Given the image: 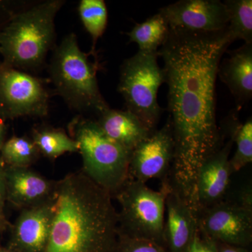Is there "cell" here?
Wrapping results in <instances>:
<instances>
[{"mask_svg":"<svg viewBox=\"0 0 252 252\" xmlns=\"http://www.w3.org/2000/svg\"><path fill=\"white\" fill-rule=\"evenodd\" d=\"M161 183L160 190H154L146 184L128 179L114 195L121 207L118 212L119 235L152 240L165 246V198L170 180Z\"/></svg>","mask_w":252,"mask_h":252,"instance_id":"cell-6","label":"cell"},{"mask_svg":"<svg viewBox=\"0 0 252 252\" xmlns=\"http://www.w3.org/2000/svg\"><path fill=\"white\" fill-rule=\"evenodd\" d=\"M6 201L20 210L53 200L57 181L49 180L30 167L4 165Z\"/></svg>","mask_w":252,"mask_h":252,"instance_id":"cell-13","label":"cell"},{"mask_svg":"<svg viewBox=\"0 0 252 252\" xmlns=\"http://www.w3.org/2000/svg\"><path fill=\"white\" fill-rule=\"evenodd\" d=\"M112 198L81 170L58 181L45 252H114L119 223Z\"/></svg>","mask_w":252,"mask_h":252,"instance_id":"cell-2","label":"cell"},{"mask_svg":"<svg viewBox=\"0 0 252 252\" xmlns=\"http://www.w3.org/2000/svg\"><path fill=\"white\" fill-rule=\"evenodd\" d=\"M41 154L31 137L14 135L5 141L0 150V160L4 165L30 167Z\"/></svg>","mask_w":252,"mask_h":252,"instance_id":"cell-23","label":"cell"},{"mask_svg":"<svg viewBox=\"0 0 252 252\" xmlns=\"http://www.w3.org/2000/svg\"><path fill=\"white\" fill-rule=\"evenodd\" d=\"M187 252H218V250L216 242L204 236L198 230Z\"/></svg>","mask_w":252,"mask_h":252,"instance_id":"cell-26","label":"cell"},{"mask_svg":"<svg viewBox=\"0 0 252 252\" xmlns=\"http://www.w3.org/2000/svg\"><path fill=\"white\" fill-rule=\"evenodd\" d=\"M6 202L4 165L0 160V215H5L4 211Z\"/></svg>","mask_w":252,"mask_h":252,"instance_id":"cell-28","label":"cell"},{"mask_svg":"<svg viewBox=\"0 0 252 252\" xmlns=\"http://www.w3.org/2000/svg\"><path fill=\"white\" fill-rule=\"evenodd\" d=\"M63 0L32 3L13 16L0 33L1 61L28 73L40 71L56 39L55 18Z\"/></svg>","mask_w":252,"mask_h":252,"instance_id":"cell-3","label":"cell"},{"mask_svg":"<svg viewBox=\"0 0 252 252\" xmlns=\"http://www.w3.org/2000/svg\"><path fill=\"white\" fill-rule=\"evenodd\" d=\"M175 157V142L170 120L152 132L130 154L128 179L146 184L152 179H169Z\"/></svg>","mask_w":252,"mask_h":252,"instance_id":"cell-9","label":"cell"},{"mask_svg":"<svg viewBox=\"0 0 252 252\" xmlns=\"http://www.w3.org/2000/svg\"><path fill=\"white\" fill-rule=\"evenodd\" d=\"M228 11L227 32L232 43L243 40L252 43V0H227L224 2Z\"/></svg>","mask_w":252,"mask_h":252,"instance_id":"cell-21","label":"cell"},{"mask_svg":"<svg viewBox=\"0 0 252 252\" xmlns=\"http://www.w3.org/2000/svg\"><path fill=\"white\" fill-rule=\"evenodd\" d=\"M31 137L41 156L50 160L66 153L79 152L77 142L62 128L41 124L33 127Z\"/></svg>","mask_w":252,"mask_h":252,"instance_id":"cell-18","label":"cell"},{"mask_svg":"<svg viewBox=\"0 0 252 252\" xmlns=\"http://www.w3.org/2000/svg\"><path fill=\"white\" fill-rule=\"evenodd\" d=\"M55 213V198L47 203L21 210L7 247L18 252H45Z\"/></svg>","mask_w":252,"mask_h":252,"instance_id":"cell-12","label":"cell"},{"mask_svg":"<svg viewBox=\"0 0 252 252\" xmlns=\"http://www.w3.org/2000/svg\"><path fill=\"white\" fill-rule=\"evenodd\" d=\"M158 58V54L138 51L126 59L121 66L118 86L126 109L135 114L152 132L157 130L162 112L157 94L164 83V74Z\"/></svg>","mask_w":252,"mask_h":252,"instance_id":"cell-7","label":"cell"},{"mask_svg":"<svg viewBox=\"0 0 252 252\" xmlns=\"http://www.w3.org/2000/svg\"><path fill=\"white\" fill-rule=\"evenodd\" d=\"M235 203L245 210L252 211V189L251 186L248 185L240 190L238 195V202Z\"/></svg>","mask_w":252,"mask_h":252,"instance_id":"cell-27","label":"cell"},{"mask_svg":"<svg viewBox=\"0 0 252 252\" xmlns=\"http://www.w3.org/2000/svg\"><path fill=\"white\" fill-rule=\"evenodd\" d=\"M170 28L166 19L160 13L147 18L142 23H137L129 32L130 42L135 43L139 51L147 54H158V51L166 41Z\"/></svg>","mask_w":252,"mask_h":252,"instance_id":"cell-19","label":"cell"},{"mask_svg":"<svg viewBox=\"0 0 252 252\" xmlns=\"http://www.w3.org/2000/svg\"><path fill=\"white\" fill-rule=\"evenodd\" d=\"M11 227V223L6 219L5 215H0V233L5 231Z\"/></svg>","mask_w":252,"mask_h":252,"instance_id":"cell-31","label":"cell"},{"mask_svg":"<svg viewBox=\"0 0 252 252\" xmlns=\"http://www.w3.org/2000/svg\"><path fill=\"white\" fill-rule=\"evenodd\" d=\"M165 215L164 245L170 252H187L198 230V216L171 184L165 198Z\"/></svg>","mask_w":252,"mask_h":252,"instance_id":"cell-15","label":"cell"},{"mask_svg":"<svg viewBox=\"0 0 252 252\" xmlns=\"http://www.w3.org/2000/svg\"><path fill=\"white\" fill-rule=\"evenodd\" d=\"M170 30L210 33L228 27V11L219 0H181L159 9Z\"/></svg>","mask_w":252,"mask_h":252,"instance_id":"cell-11","label":"cell"},{"mask_svg":"<svg viewBox=\"0 0 252 252\" xmlns=\"http://www.w3.org/2000/svg\"><path fill=\"white\" fill-rule=\"evenodd\" d=\"M8 127L4 121L0 119V150L2 147L5 141L6 140V134H7Z\"/></svg>","mask_w":252,"mask_h":252,"instance_id":"cell-30","label":"cell"},{"mask_svg":"<svg viewBox=\"0 0 252 252\" xmlns=\"http://www.w3.org/2000/svg\"><path fill=\"white\" fill-rule=\"evenodd\" d=\"M83 160L81 171L112 198L128 180L131 152L114 142L96 120L78 116L68 125Z\"/></svg>","mask_w":252,"mask_h":252,"instance_id":"cell-5","label":"cell"},{"mask_svg":"<svg viewBox=\"0 0 252 252\" xmlns=\"http://www.w3.org/2000/svg\"><path fill=\"white\" fill-rule=\"evenodd\" d=\"M217 247L218 252H248L245 248L233 246L226 244L217 243Z\"/></svg>","mask_w":252,"mask_h":252,"instance_id":"cell-29","label":"cell"},{"mask_svg":"<svg viewBox=\"0 0 252 252\" xmlns=\"http://www.w3.org/2000/svg\"><path fill=\"white\" fill-rule=\"evenodd\" d=\"M218 76L233 94L240 111L252 97V43L228 51V57L220 61Z\"/></svg>","mask_w":252,"mask_h":252,"instance_id":"cell-16","label":"cell"},{"mask_svg":"<svg viewBox=\"0 0 252 252\" xmlns=\"http://www.w3.org/2000/svg\"><path fill=\"white\" fill-rule=\"evenodd\" d=\"M239 111H231L225 117V126L230 134V140L236 144V150L230 159L233 172L240 171L252 162V120L249 118L245 123L240 122Z\"/></svg>","mask_w":252,"mask_h":252,"instance_id":"cell-20","label":"cell"},{"mask_svg":"<svg viewBox=\"0 0 252 252\" xmlns=\"http://www.w3.org/2000/svg\"><path fill=\"white\" fill-rule=\"evenodd\" d=\"M114 252H167L165 246L160 244L119 235Z\"/></svg>","mask_w":252,"mask_h":252,"instance_id":"cell-24","label":"cell"},{"mask_svg":"<svg viewBox=\"0 0 252 252\" xmlns=\"http://www.w3.org/2000/svg\"><path fill=\"white\" fill-rule=\"evenodd\" d=\"M89 56L79 48L77 35L67 34L54 49L48 67V80L69 108L98 117L110 107L99 90L98 61L91 62Z\"/></svg>","mask_w":252,"mask_h":252,"instance_id":"cell-4","label":"cell"},{"mask_svg":"<svg viewBox=\"0 0 252 252\" xmlns=\"http://www.w3.org/2000/svg\"><path fill=\"white\" fill-rule=\"evenodd\" d=\"M0 252H18L15 251L13 249L9 248V247H3L0 245Z\"/></svg>","mask_w":252,"mask_h":252,"instance_id":"cell-32","label":"cell"},{"mask_svg":"<svg viewBox=\"0 0 252 252\" xmlns=\"http://www.w3.org/2000/svg\"><path fill=\"white\" fill-rule=\"evenodd\" d=\"M233 144L228 140L207 158L199 169L195 182L198 215L202 210L223 201L233 173L229 158Z\"/></svg>","mask_w":252,"mask_h":252,"instance_id":"cell-14","label":"cell"},{"mask_svg":"<svg viewBox=\"0 0 252 252\" xmlns=\"http://www.w3.org/2000/svg\"><path fill=\"white\" fill-rule=\"evenodd\" d=\"M231 44L226 29L210 33L170 30L158 51L168 86L175 142L169 180L195 213L199 169L223 143L217 123L216 82L222 57Z\"/></svg>","mask_w":252,"mask_h":252,"instance_id":"cell-1","label":"cell"},{"mask_svg":"<svg viewBox=\"0 0 252 252\" xmlns=\"http://www.w3.org/2000/svg\"><path fill=\"white\" fill-rule=\"evenodd\" d=\"M96 122L109 138L131 152L152 132L127 109L109 108L98 116Z\"/></svg>","mask_w":252,"mask_h":252,"instance_id":"cell-17","label":"cell"},{"mask_svg":"<svg viewBox=\"0 0 252 252\" xmlns=\"http://www.w3.org/2000/svg\"><path fill=\"white\" fill-rule=\"evenodd\" d=\"M78 12L83 26L92 38V47L89 54L97 59L96 45L99 38L103 35L108 22L107 6L104 0H81Z\"/></svg>","mask_w":252,"mask_h":252,"instance_id":"cell-22","label":"cell"},{"mask_svg":"<svg viewBox=\"0 0 252 252\" xmlns=\"http://www.w3.org/2000/svg\"><path fill=\"white\" fill-rule=\"evenodd\" d=\"M198 230L217 243L245 248L252 240V211L228 202L202 210Z\"/></svg>","mask_w":252,"mask_h":252,"instance_id":"cell-10","label":"cell"},{"mask_svg":"<svg viewBox=\"0 0 252 252\" xmlns=\"http://www.w3.org/2000/svg\"><path fill=\"white\" fill-rule=\"evenodd\" d=\"M48 80L15 69L0 60V119L46 117L50 93Z\"/></svg>","mask_w":252,"mask_h":252,"instance_id":"cell-8","label":"cell"},{"mask_svg":"<svg viewBox=\"0 0 252 252\" xmlns=\"http://www.w3.org/2000/svg\"><path fill=\"white\" fill-rule=\"evenodd\" d=\"M31 4L26 1L0 0V33L16 13Z\"/></svg>","mask_w":252,"mask_h":252,"instance_id":"cell-25","label":"cell"}]
</instances>
